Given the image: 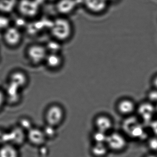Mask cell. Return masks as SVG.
Here are the masks:
<instances>
[{"label":"cell","mask_w":157,"mask_h":157,"mask_svg":"<svg viewBox=\"0 0 157 157\" xmlns=\"http://www.w3.org/2000/svg\"><path fill=\"white\" fill-rule=\"evenodd\" d=\"M49 32L53 39L64 43L72 37L74 28L73 23L67 17L59 15L52 21Z\"/></svg>","instance_id":"cell-1"},{"label":"cell","mask_w":157,"mask_h":157,"mask_svg":"<svg viewBox=\"0 0 157 157\" xmlns=\"http://www.w3.org/2000/svg\"><path fill=\"white\" fill-rule=\"evenodd\" d=\"M65 117L64 108L58 103L49 104L46 108L44 113V117L47 124L56 127L62 123Z\"/></svg>","instance_id":"cell-2"},{"label":"cell","mask_w":157,"mask_h":157,"mask_svg":"<svg viewBox=\"0 0 157 157\" xmlns=\"http://www.w3.org/2000/svg\"><path fill=\"white\" fill-rule=\"evenodd\" d=\"M48 54L45 45L40 43L32 44L27 49V57L30 63L35 66L44 64Z\"/></svg>","instance_id":"cell-3"},{"label":"cell","mask_w":157,"mask_h":157,"mask_svg":"<svg viewBox=\"0 0 157 157\" xmlns=\"http://www.w3.org/2000/svg\"><path fill=\"white\" fill-rule=\"evenodd\" d=\"M19 9L24 16L34 18L40 13L41 6L37 0H21L19 4Z\"/></svg>","instance_id":"cell-4"},{"label":"cell","mask_w":157,"mask_h":157,"mask_svg":"<svg viewBox=\"0 0 157 157\" xmlns=\"http://www.w3.org/2000/svg\"><path fill=\"white\" fill-rule=\"evenodd\" d=\"M82 3L88 12L96 15L105 13L109 5L107 0H82Z\"/></svg>","instance_id":"cell-5"},{"label":"cell","mask_w":157,"mask_h":157,"mask_svg":"<svg viewBox=\"0 0 157 157\" xmlns=\"http://www.w3.org/2000/svg\"><path fill=\"white\" fill-rule=\"evenodd\" d=\"M54 4L59 15L67 17L74 13L78 6V0H58Z\"/></svg>","instance_id":"cell-6"},{"label":"cell","mask_w":157,"mask_h":157,"mask_svg":"<svg viewBox=\"0 0 157 157\" xmlns=\"http://www.w3.org/2000/svg\"><path fill=\"white\" fill-rule=\"evenodd\" d=\"M122 127L124 132L132 137H142L144 134L143 127L134 118L126 119L123 123Z\"/></svg>","instance_id":"cell-7"},{"label":"cell","mask_w":157,"mask_h":157,"mask_svg":"<svg viewBox=\"0 0 157 157\" xmlns=\"http://www.w3.org/2000/svg\"><path fill=\"white\" fill-rule=\"evenodd\" d=\"M64 63V58L61 53H48L44 64L48 70L56 72L62 68Z\"/></svg>","instance_id":"cell-8"},{"label":"cell","mask_w":157,"mask_h":157,"mask_svg":"<svg viewBox=\"0 0 157 157\" xmlns=\"http://www.w3.org/2000/svg\"><path fill=\"white\" fill-rule=\"evenodd\" d=\"M106 145L108 148L115 151H119L123 149L126 145L125 138L118 132H113L108 135Z\"/></svg>","instance_id":"cell-9"},{"label":"cell","mask_w":157,"mask_h":157,"mask_svg":"<svg viewBox=\"0 0 157 157\" xmlns=\"http://www.w3.org/2000/svg\"><path fill=\"white\" fill-rule=\"evenodd\" d=\"M8 144L14 145H20L24 144L27 138L26 132L19 126L13 127L7 132Z\"/></svg>","instance_id":"cell-10"},{"label":"cell","mask_w":157,"mask_h":157,"mask_svg":"<svg viewBox=\"0 0 157 157\" xmlns=\"http://www.w3.org/2000/svg\"><path fill=\"white\" fill-rule=\"evenodd\" d=\"M26 134L27 138L34 145L41 146L47 139L42 130L36 127H32L29 130Z\"/></svg>","instance_id":"cell-11"},{"label":"cell","mask_w":157,"mask_h":157,"mask_svg":"<svg viewBox=\"0 0 157 157\" xmlns=\"http://www.w3.org/2000/svg\"><path fill=\"white\" fill-rule=\"evenodd\" d=\"M94 124L97 130L107 133L112 128L113 122L109 116L102 113L96 117L94 120Z\"/></svg>","instance_id":"cell-12"},{"label":"cell","mask_w":157,"mask_h":157,"mask_svg":"<svg viewBox=\"0 0 157 157\" xmlns=\"http://www.w3.org/2000/svg\"><path fill=\"white\" fill-rule=\"evenodd\" d=\"M4 40L9 46H17L21 42L22 35L17 28L9 27L5 30Z\"/></svg>","instance_id":"cell-13"},{"label":"cell","mask_w":157,"mask_h":157,"mask_svg":"<svg viewBox=\"0 0 157 157\" xmlns=\"http://www.w3.org/2000/svg\"><path fill=\"white\" fill-rule=\"evenodd\" d=\"M9 83L22 89L27 85L28 77L24 72L16 71L10 75Z\"/></svg>","instance_id":"cell-14"},{"label":"cell","mask_w":157,"mask_h":157,"mask_svg":"<svg viewBox=\"0 0 157 157\" xmlns=\"http://www.w3.org/2000/svg\"><path fill=\"white\" fill-rule=\"evenodd\" d=\"M117 110L121 114L127 115L132 113L135 109V105L132 101L126 99L121 100L117 103Z\"/></svg>","instance_id":"cell-15"},{"label":"cell","mask_w":157,"mask_h":157,"mask_svg":"<svg viewBox=\"0 0 157 157\" xmlns=\"http://www.w3.org/2000/svg\"><path fill=\"white\" fill-rule=\"evenodd\" d=\"M20 89L9 83L6 89V94H5L6 99H7L11 103H16L20 100L21 98Z\"/></svg>","instance_id":"cell-16"},{"label":"cell","mask_w":157,"mask_h":157,"mask_svg":"<svg viewBox=\"0 0 157 157\" xmlns=\"http://www.w3.org/2000/svg\"><path fill=\"white\" fill-rule=\"evenodd\" d=\"M17 146L10 144H6L0 147V157H19Z\"/></svg>","instance_id":"cell-17"},{"label":"cell","mask_w":157,"mask_h":157,"mask_svg":"<svg viewBox=\"0 0 157 157\" xmlns=\"http://www.w3.org/2000/svg\"><path fill=\"white\" fill-rule=\"evenodd\" d=\"M154 112V107L149 103H145L142 104L139 108V113L146 121L149 122L150 121Z\"/></svg>","instance_id":"cell-18"},{"label":"cell","mask_w":157,"mask_h":157,"mask_svg":"<svg viewBox=\"0 0 157 157\" xmlns=\"http://www.w3.org/2000/svg\"><path fill=\"white\" fill-rule=\"evenodd\" d=\"M108 146L104 143H95L92 148L91 153L92 155L97 157H102L108 153Z\"/></svg>","instance_id":"cell-19"},{"label":"cell","mask_w":157,"mask_h":157,"mask_svg":"<svg viewBox=\"0 0 157 157\" xmlns=\"http://www.w3.org/2000/svg\"><path fill=\"white\" fill-rule=\"evenodd\" d=\"M62 43L53 39L45 45L48 53H61V44Z\"/></svg>","instance_id":"cell-20"},{"label":"cell","mask_w":157,"mask_h":157,"mask_svg":"<svg viewBox=\"0 0 157 157\" xmlns=\"http://www.w3.org/2000/svg\"><path fill=\"white\" fill-rule=\"evenodd\" d=\"M16 0H0V10L4 12H10L16 4Z\"/></svg>","instance_id":"cell-21"},{"label":"cell","mask_w":157,"mask_h":157,"mask_svg":"<svg viewBox=\"0 0 157 157\" xmlns=\"http://www.w3.org/2000/svg\"><path fill=\"white\" fill-rule=\"evenodd\" d=\"M107 136V133L97 130L92 135V139L95 143L106 144Z\"/></svg>","instance_id":"cell-22"},{"label":"cell","mask_w":157,"mask_h":157,"mask_svg":"<svg viewBox=\"0 0 157 157\" xmlns=\"http://www.w3.org/2000/svg\"><path fill=\"white\" fill-rule=\"evenodd\" d=\"M18 126L25 132H28L33 127V123L29 118L23 117L19 120Z\"/></svg>","instance_id":"cell-23"},{"label":"cell","mask_w":157,"mask_h":157,"mask_svg":"<svg viewBox=\"0 0 157 157\" xmlns=\"http://www.w3.org/2000/svg\"><path fill=\"white\" fill-rule=\"evenodd\" d=\"M42 131L47 139H52L55 137L57 134L56 127L49 124H47V125L44 127Z\"/></svg>","instance_id":"cell-24"},{"label":"cell","mask_w":157,"mask_h":157,"mask_svg":"<svg viewBox=\"0 0 157 157\" xmlns=\"http://www.w3.org/2000/svg\"><path fill=\"white\" fill-rule=\"evenodd\" d=\"M10 20L6 17L0 16V30L6 29L9 28Z\"/></svg>","instance_id":"cell-25"},{"label":"cell","mask_w":157,"mask_h":157,"mask_svg":"<svg viewBox=\"0 0 157 157\" xmlns=\"http://www.w3.org/2000/svg\"><path fill=\"white\" fill-rule=\"evenodd\" d=\"M6 144H8L7 132L0 129V146Z\"/></svg>","instance_id":"cell-26"},{"label":"cell","mask_w":157,"mask_h":157,"mask_svg":"<svg viewBox=\"0 0 157 157\" xmlns=\"http://www.w3.org/2000/svg\"><path fill=\"white\" fill-rule=\"evenodd\" d=\"M148 146L152 150L157 151V137H153L149 140Z\"/></svg>","instance_id":"cell-27"},{"label":"cell","mask_w":157,"mask_h":157,"mask_svg":"<svg viewBox=\"0 0 157 157\" xmlns=\"http://www.w3.org/2000/svg\"><path fill=\"white\" fill-rule=\"evenodd\" d=\"M148 98L151 101H157V90H153L149 92L148 94Z\"/></svg>","instance_id":"cell-28"},{"label":"cell","mask_w":157,"mask_h":157,"mask_svg":"<svg viewBox=\"0 0 157 157\" xmlns=\"http://www.w3.org/2000/svg\"><path fill=\"white\" fill-rule=\"evenodd\" d=\"M40 155L41 156H47L48 155V149L47 147L41 146V148L40 150Z\"/></svg>","instance_id":"cell-29"},{"label":"cell","mask_w":157,"mask_h":157,"mask_svg":"<svg viewBox=\"0 0 157 157\" xmlns=\"http://www.w3.org/2000/svg\"><path fill=\"white\" fill-rule=\"evenodd\" d=\"M6 100L5 94L3 93L2 90H0V109L2 107Z\"/></svg>","instance_id":"cell-30"},{"label":"cell","mask_w":157,"mask_h":157,"mask_svg":"<svg viewBox=\"0 0 157 157\" xmlns=\"http://www.w3.org/2000/svg\"><path fill=\"white\" fill-rule=\"evenodd\" d=\"M151 127L153 132L157 136V120L151 123Z\"/></svg>","instance_id":"cell-31"},{"label":"cell","mask_w":157,"mask_h":157,"mask_svg":"<svg viewBox=\"0 0 157 157\" xmlns=\"http://www.w3.org/2000/svg\"><path fill=\"white\" fill-rule=\"evenodd\" d=\"M43 1L47 2L54 3H55L58 0H43Z\"/></svg>","instance_id":"cell-32"},{"label":"cell","mask_w":157,"mask_h":157,"mask_svg":"<svg viewBox=\"0 0 157 157\" xmlns=\"http://www.w3.org/2000/svg\"><path fill=\"white\" fill-rule=\"evenodd\" d=\"M154 83L155 86L157 88V77L155 78V80H154Z\"/></svg>","instance_id":"cell-33"},{"label":"cell","mask_w":157,"mask_h":157,"mask_svg":"<svg viewBox=\"0 0 157 157\" xmlns=\"http://www.w3.org/2000/svg\"><path fill=\"white\" fill-rule=\"evenodd\" d=\"M109 3L113 2H115V1H117V0H107Z\"/></svg>","instance_id":"cell-34"},{"label":"cell","mask_w":157,"mask_h":157,"mask_svg":"<svg viewBox=\"0 0 157 157\" xmlns=\"http://www.w3.org/2000/svg\"><path fill=\"white\" fill-rule=\"evenodd\" d=\"M157 157L156 156L154 155H150L147 156V157Z\"/></svg>","instance_id":"cell-35"},{"label":"cell","mask_w":157,"mask_h":157,"mask_svg":"<svg viewBox=\"0 0 157 157\" xmlns=\"http://www.w3.org/2000/svg\"></svg>","instance_id":"cell-36"}]
</instances>
